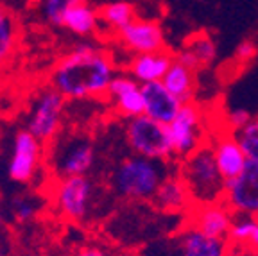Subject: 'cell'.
Wrapping results in <instances>:
<instances>
[{"label": "cell", "instance_id": "34", "mask_svg": "<svg viewBox=\"0 0 258 256\" xmlns=\"http://www.w3.org/2000/svg\"><path fill=\"white\" fill-rule=\"evenodd\" d=\"M4 222V208H2V199H0V226Z\"/></svg>", "mask_w": 258, "mask_h": 256}, {"label": "cell", "instance_id": "25", "mask_svg": "<svg viewBox=\"0 0 258 256\" xmlns=\"http://www.w3.org/2000/svg\"><path fill=\"white\" fill-rule=\"evenodd\" d=\"M258 217L251 215H235L233 222L230 226V233H228V242L230 245H242L247 247L253 235L254 228H256Z\"/></svg>", "mask_w": 258, "mask_h": 256}, {"label": "cell", "instance_id": "19", "mask_svg": "<svg viewBox=\"0 0 258 256\" xmlns=\"http://www.w3.org/2000/svg\"><path fill=\"white\" fill-rule=\"evenodd\" d=\"M61 27L79 38H93L101 32V20H99V8L90 4L88 0L79 2L67 9L61 18Z\"/></svg>", "mask_w": 258, "mask_h": 256}, {"label": "cell", "instance_id": "18", "mask_svg": "<svg viewBox=\"0 0 258 256\" xmlns=\"http://www.w3.org/2000/svg\"><path fill=\"white\" fill-rule=\"evenodd\" d=\"M151 203L160 212L172 213V215L188 213V210L194 206L192 197H190L183 179L177 176V172H172L169 177H165V181L160 184V188Z\"/></svg>", "mask_w": 258, "mask_h": 256}, {"label": "cell", "instance_id": "28", "mask_svg": "<svg viewBox=\"0 0 258 256\" xmlns=\"http://www.w3.org/2000/svg\"><path fill=\"white\" fill-rule=\"evenodd\" d=\"M224 118H226V129H230L231 133H237L238 129H242L247 122L251 120V118H253V115H251L247 109L233 108L226 113Z\"/></svg>", "mask_w": 258, "mask_h": 256}, {"label": "cell", "instance_id": "31", "mask_svg": "<svg viewBox=\"0 0 258 256\" xmlns=\"http://www.w3.org/2000/svg\"><path fill=\"white\" fill-rule=\"evenodd\" d=\"M29 0H0V6H4V8L8 9H13V11H20L22 8H25L27 6Z\"/></svg>", "mask_w": 258, "mask_h": 256}, {"label": "cell", "instance_id": "12", "mask_svg": "<svg viewBox=\"0 0 258 256\" xmlns=\"http://www.w3.org/2000/svg\"><path fill=\"white\" fill-rule=\"evenodd\" d=\"M233 217V212L226 206L224 201H215L206 204H194L186 213V224L208 236L228 238Z\"/></svg>", "mask_w": 258, "mask_h": 256}, {"label": "cell", "instance_id": "33", "mask_svg": "<svg viewBox=\"0 0 258 256\" xmlns=\"http://www.w3.org/2000/svg\"><path fill=\"white\" fill-rule=\"evenodd\" d=\"M247 249L253 251L254 254L258 256V222H256V228H254L253 235H251V240H249V244H247Z\"/></svg>", "mask_w": 258, "mask_h": 256}, {"label": "cell", "instance_id": "16", "mask_svg": "<svg viewBox=\"0 0 258 256\" xmlns=\"http://www.w3.org/2000/svg\"><path fill=\"white\" fill-rule=\"evenodd\" d=\"M179 256H226L230 251L228 238H215L186 224L177 235Z\"/></svg>", "mask_w": 258, "mask_h": 256}, {"label": "cell", "instance_id": "24", "mask_svg": "<svg viewBox=\"0 0 258 256\" xmlns=\"http://www.w3.org/2000/svg\"><path fill=\"white\" fill-rule=\"evenodd\" d=\"M41 210V199L31 192H22L13 196L9 201V215L18 224H29L36 219Z\"/></svg>", "mask_w": 258, "mask_h": 256}, {"label": "cell", "instance_id": "32", "mask_svg": "<svg viewBox=\"0 0 258 256\" xmlns=\"http://www.w3.org/2000/svg\"><path fill=\"white\" fill-rule=\"evenodd\" d=\"M226 256H256L253 251H249L247 247H242V245H230V251Z\"/></svg>", "mask_w": 258, "mask_h": 256}, {"label": "cell", "instance_id": "35", "mask_svg": "<svg viewBox=\"0 0 258 256\" xmlns=\"http://www.w3.org/2000/svg\"><path fill=\"white\" fill-rule=\"evenodd\" d=\"M0 256H4V252H2V251H0Z\"/></svg>", "mask_w": 258, "mask_h": 256}, {"label": "cell", "instance_id": "29", "mask_svg": "<svg viewBox=\"0 0 258 256\" xmlns=\"http://www.w3.org/2000/svg\"><path fill=\"white\" fill-rule=\"evenodd\" d=\"M256 54H258V47L251 40L240 41L237 50H235V57H237V61H240V63H249V61H253L254 57H256Z\"/></svg>", "mask_w": 258, "mask_h": 256}, {"label": "cell", "instance_id": "7", "mask_svg": "<svg viewBox=\"0 0 258 256\" xmlns=\"http://www.w3.org/2000/svg\"><path fill=\"white\" fill-rule=\"evenodd\" d=\"M45 145L27 129H18L11 138L8 177L18 184H34L43 167Z\"/></svg>", "mask_w": 258, "mask_h": 256}, {"label": "cell", "instance_id": "5", "mask_svg": "<svg viewBox=\"0 0 258 256\" xmlns=\"http://www.w3.org/2000/svg\"><path fill=\"white\" fill-rule=\"evenodd\" d=\"M124 136L127 147L137 156L161 161L174 160L169 125L153 120L147 115L127 118L124 125Z\"/></svg>", "mask_w": 258, "mask_h": 256}, {"label": "cell", "instance_id": "3", "mask_svg": "<svg viewBox=\"0 0 258 256\" xmlns=\"http://www.w3.org/2000/svg\"><path fill=\"white\" fill-rule=\"evenodd\" d=\"M177 176L183 179L194 204L222 201L226 181L219 172L208 142L190 156L177 161Z\"/></svg>", "mask_w": 258, "mask_h": 256}, {"label": "cell", "instance_id": "8", "mask_svg": "<svg viewBox=\"0 0 258 256\" xmlns=\"http://www.w3.org/2000/svg\"><path fill=\"white\" fill-rule=\"evenodd\" d=\"M170 140H172L174 160L179 161L198 151L208 142L206 133V115L196 102H185L177 111L176 118L169 124Z\"/></svg>", "mask_w": 258, "mask_h": 256}, {"label": "cell", "instance_id": "11", "mask_svg": "<svg viewBox=\"0 0 258 256\" xmlns=\"http://www.w3.org/2000/svg\"><path fill=\"white\" fill-rule=\"evenodd\" d=\"M115 40L133 56L137 54H151L165 50V32L160 22L149 18H135L131 24L115 34Z\"/></svg>", "mask_w": 258, "mask_h": 256}, {"label": "cell", "instance_id": "36", "mask_svg": "<svg viewBox=\"0 0 258 256\" xmlns=\"http://www.w3.org/2000/svg\"><path fill=\"white\" fill-rule=\"evenodd\" d=\"M124 256H131V254H124Z\"/></svg>", "mask_w": 258, "mask_h": 256}, {"label": "cell", "instance_id": "13", "mask_svg": "<svg viewBox=\"0 0 258 256\" xmlns=\"http://www.w3.org/2000/svg\"><path fill=\"white\" fill-rule=\"evenodd\" d=\"M106 99L111 102V108L122 118H135V116L144 115V92L142 84L135 81L129 74H117L109 83Z\"/></svg>", "mask_w": 258, "mask_h": 256}, {"label": "cell", "instance_id": "10", "mask_svg": "<svg viewBox=\"0 0 258 256\" xmlns=\"http://www.w3.org/2000/svg\"><path fill=\"white\" fill-rule=\"evenodd\" d=\"M222 201L233 215L258 217V163L247 160L246 167L233 179L224 183Z\"/></svg>", "mask_w": 258, "mask_h": 256}, {"label": "cell", "instance_id": "21", "mask_svg": "<svg viewBox=\"0 0 258 256\" xmlns=\"http://www.w3.org/2000/svg\"><path fill=\"white\" fill-rule=\"evenodd\" d=\"M217 57V45L206 34H196L186 41L185 47L176 54V59L185 63L192 70L198 72L199 68L212 65Z\"/></svg>", "mask_w": 258, "mask_h": 256}, {"label": "cell", "instance_id": "27", "mask_svg": "<svg viewBox=\"0 0 258 256\" xmlns=\"http://www.w3.org/2000/svg\"><path fill=\"white\" fill-rule=\"evenodd\" d=\"M85 2V0H38V9L40 15L47 24L50 25H61V18L72 6Z\"/></svg>", "mask_w": 258, "mask_h": 256}, {"label": "cell", "instance_id": "9", "mask_svg": "<svg viewBox=\"0 0 258 256\" xmlns=\"http://www.w3.org/2000/svg\"><path fill=\"white\" fill-rule=\"evenodd\" d=\"M95 184L88 176L61 177L52 186V203L61 217L70 222H83L90 215Z\"/></svg>", "mask_w": 258, "mask_h": 256}, {"label": "cell", "instance_id": "26", "mask_svg": "<svg viewBox=\"0 0 258 256\" xmlns=\"http://www.w3.org/2000/svg\"><path fill=\"white\" fill-rule=\"evenodd\" d=\"M235 136L247 160L258 163V116H253L244 127L235 133Z\"/></svg>", "mask_w": 258, "mask_h": 256}, {"label": "cell", "instance_id": "1", "mask_svg": "<svg viewBox=\"0 0 258 256\" xmlns=\"http://www.w3.org/2000/svg\"><path fill=\"white\" fill-rule=\"evenodd\" d=\"M115 76V57L106 48L85 41L74 45L56 61L50 72V86L67 100L102 99Z\"/></svg>", "mask_w": 258, "mask_h": 256}, {"label": "cell", "instance_id": "4", "mask_svg": "<svg viewBox=\"0 0 258 256\" xmlns=\"http://www.w3.org/2000/svg\"><path fill=\"white\" fill-rule=\"evenodd\" d=\"M47 167L54 177L88 176L95 163V147L83 133L57 136L47 147Z\"/></svg>", "mask_w": 258, "mask_h": 256}, {"label": "cell", "instance_id": "15", "mask_svg": "<svg viewBox=\"0 0 258 256\" xmlns=\"http://www.w3.org/2000/svg\"><path fill=\"white\" fill-rule=\"evenodd\" d=\"M142 92H144V104L145 111L144 115H147L149 118L161 124L169 125L170 122L176 118L177 111L181 108V100H177L169 90L163 86L161 81L156 83H147L142 84Z\"/></svg>", "mask_w": 258, "mask_h": 256}, {"label": "cell", "instance_id": "17", "mask_svg": "<svg viewBox=\"0 0 258 256\" xmlns=\"http://www.w3.org/2000/svg\"><path fill=\"white\" fill-rule=\"evenodd\" d=\"M174 61V54L170 50H160L151 54H137L125 65V74L138 81L140 84L156 83L161 81L167 74L169 67Z\"/></svg>", "mask_w": 258, "mask_h": 256}, {"label": "cell", "instance_id": "22", "mask_svg": "<svg viewBox=\"0 0 258 256\" xmlns=\"http://www.w3.org/2000/svg\"><path fill=\"white\" fill-rule=\"evenodd\" d=\"M137 6L133 0H113L99 8L101 27L108 29L113 36L127 24H131L137 18Z\"/></svg>", "mask_w": 258, "mask_h": 256}, {"label": "cell", "instance_id": "2", "mask_svg": "<svg viewBox=\"0 0 258 256\" xmlns=\"http://www.w3.org/2000/svg\"><path fill=\"white\" fill-rule=\"evenodd\" d=\"M170 170V161L149 160L131 154L118 161L111 172V188L120 199L151 203L160 184L172 174Z\"/></svg>", "mask_w": 258, "mask_h": 256}, {"label": "cell", "instance_id": "23", "mask_svg": "<svg viewBox=\"0 0 258 256\" xmlns=\"http://www.w3.org/2000/svg\"><path fill=\"white\" fill-rule=\"evenodd\" d=\"M22 36V24L18 13L0 6V68L15 54Z\"/></svg>", "mask_w": 258, "mask_h": 256}, {"label": "cell", "instance_id": "14", "mask_svg": "<svg viewBox=\"0 0 258 256\" xmlns=\"http://www.w3.org/2000/svg\"><path fill=\"white\" fill-rule=\"evenodd\" d=\"M208 144L212 147L215 163H217L219 172L224 177V181L233 179L235 176H238L244 170L247 158L244 154V151H242L240 144L237 142L235 133L224 127L222 131L210 136Z\"/></svg>", "mask_w": 258, "mask_h": 256}, {"label": "cell", "instance_id": "6", "mask_svg": "<svg viewBox=\"0 0 258 256\" xmlns=\"http://www.w3.org/2000/svg\"><path fill=\"white\" fill-rule=\"evenodd\" d=\"M64 109L67 99L48 84L31 100L25 129L36 136L43 145H48L61 135Z\"/></svg>", "mask_w": 258, "mask_h": 256}, {"label": "cell", "instance_id": "30", "mask_svg": "<svg viewBox=\"0 0 258 256\" xmlns=\"http://www.w3.org/2000/svg\"><path fill=\"white\" fill-rule=\"evenodd\" d=\"M74 256H111V252L102 245H83Z\"/></svg>", "mask_w": 258, "mask_h": 256}, {"label": "cell", "instance_id": "20", "mask_svg": "<svg viewBox=\"0 0 258 256\" xmlns=\"http://www.w3.org/2000/svg\"><path fill=\"white\" fill-rule=\"evenodd\" d=\"M161 83L177 100H181L183 104L185 102H194V97H196V92H198L196 70H192L185 63L176 59V56H174L172 65L169 67Z\"/></svg>", "mask_w": 258, "mask_h": 256}]
</instances>
